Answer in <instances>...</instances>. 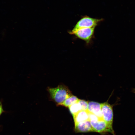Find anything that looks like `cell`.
I'll list each match as a JSON object with an SVG mask.
<instances>
[{
    "label": "cell",
    "mask_w": 135,
    "mask_h": 135,
    "mask_svg": "<svg viewBox=\"0 0 135 135\" xmlns=\"http://www.w3.org/2000/svg\"><path fill=\"white\" fill-rule=\"evenodd\" d=\"M48 90L51 98L59 106L72 95L68 88L64 85H60L55 88L49 87Z\"/></svg>",
    "instance_id": "obj_1"
},
{
    "label": "cell",
    "mask_w": 135,
    "mask_h": 135,
    "mask_svg": "<svg viewBox=\"0 0 135 135\" xmlns=\"http://www.w3.org/2000/svg\"><path fill=\"white\" fill-rule=\"evenodd\" d=\"M103 20V19L94 18L86 16H84L78 22L72 30L69 33L72 34L80 29L96 26L98 23Z\"/></svg>",
    "instance_id": "obj_2"
},
{
    "label": "cell",
    "mask_w": 135,
    "mask_h": 135,
    "mask_svg": "<svg viewBox=\"0 0 135 135\" xmlns=\"http://www.w3.org/2000/svg\"><path fill=\"white\" fill-rule=\"evenodd\" d=\"M94 131L100 133L109 132L114 134L112 126L110 125L104 120H99L96 121H90Z\"/></svg>",
    "instance_id": "obj_3"
},
{
    "label": "cell",
    "mask_w": 135,
    "mask_h": 135,
    "mask_svg": "<svg viewBox=\"0 0 135 135\" xmlns=\"http://www.w3.org/2000/svg\"><path fill=\"white\" fill-rule=\"evenodd\" d=\"M96 27L81 28L74 32L72 34L74 35L78 38L88 43L93 38Z\"/></svg>",
    "instance_id": "obj_4"
},
{
    "label": "cell",
    "mask_w": 135,
    "mask_h": 135,
    "mask_svg": "<svg viewBox=\"0 0 135 135\" xmlns=\"http://www.w3.org/2000/svg\"><path fill=\"white\" fill-rule=\"evenodd\" d=\"M101 104V110L103 120L110 125L112 126L113 119V106L108 102Z\"/></svg>",
    "instance_id": "obj_5"
},
{
    "label": "cell",
    "mask_w": 135,
    "mask_h": 135,
    "mask_svg": "<svg viewBox=\"0 0 135 135\" xmlns=\"http://www.w3.org/2000/svg\"><path fill=\"white\" fill-rule=\"evenodd\" d=\"M88 110L96 115L100 120H103L101 104L91 101L88 102Z\"/></svg>",
    "instance_id": "obj_6"
},
{
    "label": "cell",
    "mask_w": 135,
    "mask_h": 135,
    "mask_svg": "<svg viewBox=\"0 0 135 135\" xmlns=\"http://www.w3.org/2000/svg\"><path fill=\"white\" fill-rule=\"evenodd\" d=\"M74 124V130L76 132H94L89 120Z\"/></svg>",
    "instance_id": "obj_7"
},
{
    "label": "cell",
    "mask_w": 135,
    "mask_h": 135,
    "mask_svg": "<svg viewBox=\"0 0 135 135\" xmlns=\"http://www.w3.org/2000/svg\"><path fill=\"white\" fill-rule=\"evenodd\" d=\"M73 116L74 124L89 120L88 110L81 111Z\"/></svg>",
    "instance_id": "obj_8"
},
{
    "label": "cell",
    "mask_w": 135,
    "mask_h": 135,
    "mask_svg": "<svg viewBox=\"0 0 135 135\" xmlns=\"http://www.w3.org/2000/svg\"><path fill=\"white\" fill-rule=\"evenodd\" d=\"M79 99L76 96L72 95L67 98L60 105L69 107L72 105L78 102Z\"/></svg>",
    "instance_id": "obj_9"
},
{
    "label": "cell",
    "mask_w": 135,
    "mask_h": 135,
    "mask_svg": "<svg viewBox=\"0 0 135 135\" xmlns=\"http://www.w3.org/2000/svg\"><path fill=\"white\" fill-rule=\"evenodd\" d=\"M68 108L73 116L82 110L81 105L78 101L72 105Z\"/></svg>",
    "instance_id": "obj_10"
},
{
    "label": "cell",
    "mask_w": 135,
    "mask_h": 135,
    "mask_svg": "<svg viewBox=\"0 0 135 135\" xmlns=\"http://www.w3.org/2000/svg\"><path fill=\"white\" fill-rule=\"evenodd\" d=\"M78 102L81 105L82 110H88V102L80 99H79Z\"/></svg>",
    "instance_id": "obj_11"
},
{
    "label": "cell",
    "mask_w": 135,
    "mask_h": 135,
    "mask_svg": "<svg viewBox=\"0 0 135 135\" xmlns=\"http://www.w3.org/2000/svg\"><path fill=\"white\" fill-rule=\"evenodd\" d=\"M4 112L2 108V103L1 102H0V116Z\"/></svg>",
    "instance_id": "obj_12"
},
{
    "label": "cell",
    "mask_w": 135,
    "mask_h": 135,
    "mask_svg": "<svg viewBox=\"0 0 135 135\" xmlns=\"http://www.w3.org/2000/svg\"><path fill=\"white\" fill-rule=\"evenodd\" d=\"M133 92L134 93H135V89L134 90Z\"/></svg>",
    "instance_id": "obj_13"
}]
</instances>
